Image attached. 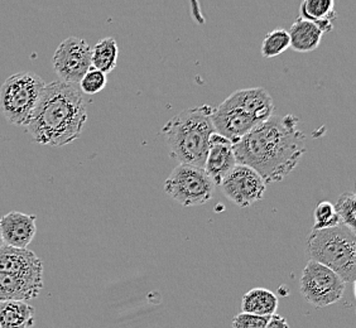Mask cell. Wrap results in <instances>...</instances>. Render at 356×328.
<instances>
[{"label": "cell", "mask_w": 356, "mask_h": 328, "mask_svg": "<svg viewBox=\"0 0 356 328\" xmlns=\"http://www.w3.org/2000/svg\"><path fill=\"white\" fill-rule=\"evenodd\" d=\"M306 254L309 260L335 272L346 284H355L356 236L348 227L312 230L306 241Z\"/></svg>", "instance_id": "4"}, {"label": "cell", "mask_w": 356, "mask_h": 328, "mask_svg": "<svg viewBox=\"0 0 356 328\" xmlns=\"http://www.w3.org/2000/svg\"><path fill=\"white\" fill-rule=\"evenodd\" d=\"M4 245V243H3V238H1V233H0V247Z\"/></svg>", "instance_id": "27"}, {"label": "cell", "mask_w": 356, "mask_h": 328, "mask_svg": "<svg viewBox=\"0 0 356 328\" xmlns=\"http://www.w3.org/2000/svg\"><path fill=\"white\" fill-rule=\"evenodd\" d=\"M234 144L213 131L209 139V151L206 156L204 171L211 178L213 185L220 186L227 173L236 165Z\"/></svg>", "instance_id": "13"}, {"label": "cell", "mask_w": 356, "mask_h": 328, "mask_svg": "<svg viewBox=\"0 0 356 328\" xmlns=\"http://www.w3.org/2000/svg\"><path fill=\"white\" fill-rule=\"evenodd\" d=\"M35 313L27 302H0V328H31L35 325Z\"/></svg>", "instance_id": "18"}, {"label": "cell", "mask_w": 356, "mask_h": 328, "mask_svg": "<svg viewBox=\"0 0 356 328\" xmlns=\"http://www.w3.org/2000/svg\"><path fill=\"white\" fill-rule=\"evenodd\" d=\"M269 317L241 312L233 318V328H264Z\"/></svg>", "instance_id": "25"}, {"label": "cell", "mask_w": 356, "mask_h": 328, "mask_svg": "<svg viewBox=\"0 0 356 328\" xmlns=\"http://www.w3.org/2000/svg\"><path fill=\"white\" fill-rule=\"evenodd\" d=\"M278 298L266 288H254L243 295L241 312L250 315L270 317L277 312Z\"/></svg>", "instance_id": "19"}, {"label": "cell", "mask_w": 356, "mask_h": 328, "mask_svg": "<svg viewBox=\"0 0 356 328\" xmlns=\"http://www.w3.org/2000/svg\"><path fill=\"white\" fill-rule=\"evenodd\" d=\"M43 283L13 274L0 273V302H27L41 293Z\"/></svg>", "instance_id": "15"}, {"label": "cell", "mask_w": 356, "mask_h": 328, "mask_svg": "<svg viewBox=\"0 0 356 328\" xmlns=\"http://www.w3.org/2000/svg\"><path fill=\"white\" fill-rule=\"evenodd\" d=\"M106 86V75L102 71L91 69L83 75L81 81L79 82V89L81 90L83 94L94 95L100 91H103Z\"/></svg>", "instance_id": "24"}, {"label": "cell", "mask_w": 356, "mask_h": 328, "mask_svg": "<svg viewBox=\"0 0 356 328\" xmlns=\"http://www.w3.org/2000/svg\"><path fill=\"white\" fill-rule=\"evenodd\" d=\"M211 124L215 133L226 138L233 144L239 142L241 138L245 137L248 133H250L257 126V123L252 117H248L245 113L230 105L225 100L219 106L213 108Z\"/></svg>", "instance_id": "10"}, {"label": "cell", "mask_w": 356, "mask_h": 328, "mask_svg": "<svg viewBox=\"0 0 356 328\" xmlns=\"http://www.w3.org/2000/svg\"><path fill=\"white\" fill-rule=\"evenodd\" d=\"M356 196L354 192H343L339 197L335 207L336 213L340 220V224L348 227L353 233H355L356 216H355Z\"/></svg>", "instance_id": "22"}, {"label": "cell", "mask_w": 356, "mask_h": 328, "mask_svg": "<svg viewBox=\"0 0 356 328\" xmlns=\"http://www.w3.org/2000/svg\"><path fill=\"white\" fill-rule=\"evenodd\" d=\"M289 48V35L286 29L277 28L268 33L261 43V56L264 58H273L282 55Z\"/></svg>", "instance_id": "21"}, {"label": "cell", "mask_w": 356, "mask_h": 328, "mask_svg": "<svg viewBox=\"0 0 356 328\" xmlns=\"http://www.w3.org/2000/svg\"><path fill=\"white\" fill-rule=\"evenodd\" d=\"M0 273L13 274L32 281L43 283V264L33 252L15 249L12 246L0 247Z\"/></svg>", "instance_id": "11"}, {"label": "cell", "mask_w": 356, "mask_h": 328, "mask_svg": "<svg viewBox=\"0 0 356 328\" xmlns=\"http://www.w3.org/2000/svg\"><path fill=\"white\" fill-rule=\"evenodd\" d=\"M119 48L113 37H106L96 43L91 48V67L102 71L103 74H110L117 67Z\"/></svg>", "instance_id": "20"}, {"label": "cell", "mask_w": 356, "mask_h": 328, "mask_svg": "<svg viewBox=\"0 0 356 328\" xmlns=\"http://www.w3.org/2000/svg\"><path fill=\"white\" fill-rule=\"evenodd\" d=\"M295 115L273 117L259 124L234 144L236 163L257 172L268 183L281 182L300 163L305 148V134L297 128Z\"/></svg>", "instance_id": "1"}, {"label": "cell", "mask_w": 356, "mask_h": 328, "mask_svg": "<svg viewBox=\"0 0 356 328\" xmlns=\"http://www.w3.org/2000/svg\"><path fill=\"white\" fill-rule=\"evenodd\" d=\"M52 63L60 81L77 85L91 69V47L83 38L69 37L56 49Z\"/></svg>", "instance_id": "8"}, {"label": "cell", "mask_w": 356, "mask_h": 328, "mask_svg": "<svg viewBox=\"0 0 356 328\" xmlns=\"http://www.w3.org/2000/svg\"><path fill=\"white\" fill-rule=\"evenodd\" d=\"M225 101L245 113L257 125L266 123L273 117L275 110L272 96L263 88L238 90L226 97Z\"/></svg>", "instance_id": "12"}, {"label": "cell", "mask_w": 356, "mask_h": 328, "mask_svg": "<svg viewBox=\"0 0 356 328\" xmlns=\"http://www.w3.org/2000/svg\"><path fill=\"white\" fill-rule=\"evenodd\" d=\"M37 216L12 211L0 219V233L4 245L27 249L37 233Z\"/></svg>", "instance_id": "14"}, {"label": "cell", "mask_w": 356, "mask_h": 328, "mask_svg": "<svg viewBox=\"0 0 356 328\" xmlns=\"http://www.w3.org/2000/svg\"><path fill=\"white\" fill-rule=\"evenodd\" d=\"M300 289L311 306L323 308L343 298L346 283L329 268L309 260L302 272Z\"/></svg>", "instance_id": "7"}, {"label": "cell", "mask_w": 356, "mask_h": 328, "mask_svg": "<svg viewBox=\"0 0 356 328\" xmlns=\"http://www.w3.org/2000/svg\"><path fill=\"white\" fill-rule=\"evenodd\" d=\"M215 185L204 168L178 164L165 182V192L179 205L191 207L207 204L213 199Z\"/></svg>", "instance_id": "6"}, {"label": "cell", "mask_w": 356, "mask_h": 328, "mask_svg": "<svg viewBox=\"0 0 356 328\" xmlns=\"http://www.w3.org/2000/svg\"><path fill=\"white\" fill-rule=\"evenodd\" d=\"M334 0H305L301 4V18L312 22L321 28L323 33L334 31V21L337 17Z\"/></svg>", "instance_id": "17"}, {"label": "cell", "mask_w": 356, "mask_h": 328, "mask_svg": "<svg viewBox=\"0 0 356 328\" xmlns=\"http://www.w3.org/2000/svg\"><path fill=\"white\" fill-rule=\"evenodd\" d=\"M88 106L77 85L47 83L28 124L32 140L41 145L63 147L81 137Z\"/></svg>", "instance_id": "2"}, {"label": "cell", "mask_w": 356, "mask_h": 328, "mask_svg": "<svg viewBox=\"0 0 356 328\" xmlns=\"http://www.w3.org/2000/svg\"><path fill=\"white\" fill-rule=\"evenodd\" d=\"M323 35L325 33L317 24L312 22L305 21L300 17L296 19L288 32L289 47L296 52H301V54L312 52L320 46Z\"/></svg>", "instance_id": "16"}, {"label": "cell", "mask_w": 356, "mask_h": 328, "mask_svg": "<svg viewBox=\"0 0 356 328\" xmlns=\"http://www.w3.org/2000/svg\"><path fill=\"white\" fill-rule=\"evenodd\" d=\"M314 219H315V224L312 227L314 231L341 225L339 216L336 213L335 207L329 201H321L318 205L316 206Z\"/></svg>", "instance_id": "23"}, {"label": "cell", "mask_w": 356, "mask_h": 328, "mask_svg": "<svg viewBox=\"0 0 356 328\" xmlns=\"http://www.w3.org/2000/svg\"><path fill=\"white\" fill-rule=\"evenodd\" d=\"M213 109L210 105H202L184 110L163 126L162 133L170 147V154L179 164L204 168L209 139L213 133Z\"/></svg>", "instance_id": "3"}, {"label": "cell", "mask_w": 356, "mask_h": 328, "mask_svg": "<svg viewBox=\"0 0 356 328\" xmlns=\"http://www.w3.org/2000/svg\"><path fill=\"white\" fill-rule=\"evenodd\" d=\"M46 85L41 76L31 71L8 77L0 88V113L8 123L28 125Z\"/></svg>", "instance_id": "5"}, {"label": "cell", "mask_w": 356, "mask_h": 328, "mask_svg": "<svg viewBox=\"0 0 356 328\" xmlns=\"http://www.w3.org/2000/svg\"><path fill=\"white\" fill-rule=\"evenodd\" d=\"M220 187L224 196L241 208L261 201L267 190L266 182L257 172L238 163L222 179Z\"/></svg>", "instance_id": "9"}, {"label": "cell", "mask_w": 356, "mask_h": 328, "mask_svg": "<svg viewBox=\"0 0 356 328\" xmlns=\"http://www.w3.org/2000/svg\"><path fill=\"white\" fill-rule=\"evenodd\" d=\"M264 328H289V325H288L287 320L284 317L274 313L273 315L269 317L267 325Z\"/></svg>", "instance_id": "26"}]
</instances>
